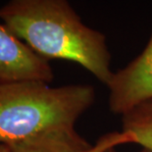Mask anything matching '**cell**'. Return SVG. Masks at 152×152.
Here are the masks:
<instances>
[{
	"instance_id": "277c9868",
	"label": "cell",
	"mask_w": 152,
	"mask_h": 152,
	"mask_svg": "<svg viewBox=\"0 0 152 152\" xmlns=\"http://www.w3.org/2000/svg\"><path fill=\"white\" fill-rule=\"evenodd\" d=\"M49 61L44 59L0 24V83L53 80Z\"/></svg>"
},
{
	"instance_id": "ba28073f",
	"label": "cell",
	"mask_w": 152,
	"mask_h": 152,
	"mask_svg": "<svg viewBox=\"0 0 152 152\" xmlns=\"http://www.w3.org/2000/svg\"><path fill=\"white\" fill-rule=\"evenodd\" d=\"M0 152H10L8 145H6L4 143H0Z\"/></svg>"
},
{
	"instance_id": "52a82bcc",
	"label": "cell",
	"mask_w": 152,
	"mask_h": 152,
	"mask_svg": "<svg viewBox=\"0 0 152 152\" xmlns=\"http://www.w3.org/2000/svg\"><path fill=\"white\" fill-rule=\"evenodd\" d=\"M101 152H117L114 148L111 147V146H106L105 148H103V149H101ZM141 152H152L150 150H147V149H143Z\"/></svg>"
},
{
	"instance_id": "6da1fadb",
	"label": "cell",
	"mask_w": 152,
	"mask_h": 152,
	"mask_svg": "<svg viewBox=\"0 0 152 152\" xmlns=\"http://www.w3.org/2000/svg\"><path fill=\"white\" fill-rule=\"evenodd\" d=\"M0 19L46 60L75 62L107 86L114 73L104 34L83 24L69 0H9Z\"/></svg>"
},
{
	"instance_id": "3957f363",
	"label": "cell",
	"mask_w": 152,
	"mask_h": 152,
	"mask_svg": "<svg viewBox=\"0 0 152 152\" xmlns=\"http://www.w3.org/2000/svg\"><path fill=\"white\" fill-rule=\"evenodd\" d=\"M107 87L109 107L114 114L124 115L140 103L152 99V31L142 52L114 73Z\"/></svg>"
},
{
	"instance_id": "8992f818",
	"label": "cell",
	"mask_w": 152,
	"mask_h": 152,
	"mask_svg": "<svg viewBox=\"0 0 152 152\" xmlns=\"http://www.w3.org/2000/svg\"><path fill=\"white\" fill-rule=\"evenodd\" d=\"M124 137L152 151V99L140 103L122 115Z\"/></svg>"
},
{
	"instance_id": "5b68a950",
	"label": "cell",
	"mask_w": 152,
	"mask_h": 152,
	"mask_svg": "<svg viewBox=\"0 0 152 152\" xmlns=\"http://www.w3.org/2000/svg\"><path fill=\"white\" fill-rule=\"evenodd\" d=\"M8 147L10 152H94L75 129L47 132Z\"/></svg>"
},
{
	"instance_id": "7a4b0ae2",
	"label": "cell",
	"mask_w": 152,
	"mask_h": 152,
	"mask_svg": "<svg viewBox=\"0 0 152 152\" xmlns=\"http://www.w3.org/2000/svg\"><path fill=\"white\" fill-rule=\"evenodd\" d=\"M94 96L93 87L85 85L53 87L37 80L0 83V143L75 129Z\"/></svg>"
}]
</instances>
